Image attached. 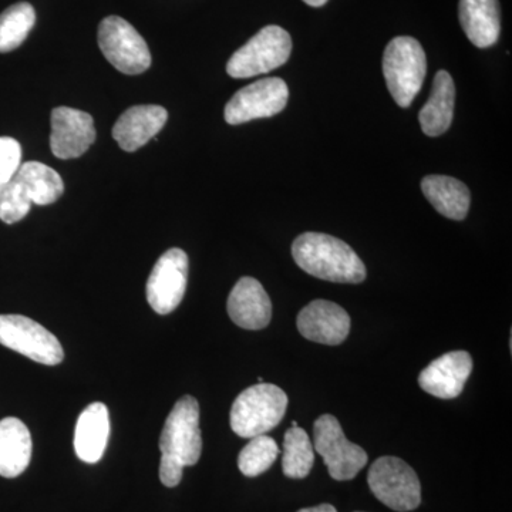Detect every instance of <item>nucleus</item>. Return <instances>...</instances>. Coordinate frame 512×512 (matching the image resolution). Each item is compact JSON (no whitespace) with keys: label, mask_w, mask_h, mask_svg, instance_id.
Wrapping results in <instances>:
<instances>
[{"label":"nucleus","mask_w":512,"mask_h":512,"mask_svg":"<svg viewBox=\"0 0 512 512\" xmlns=\"http://www.w3.org/2000/svg\"><path fill=\"white\" fill-rule=\"evenodd\" d=\"M160 480L168 488L183 480L185 467L195 466L202 453L200 404L192 396L175 403L160 437Z\"/></svg>","instance_id":"1"},{"label":"nucleus","mask_w":512,"mask_h":512,"mask_svg":"<svg viewBox=\"0 0 512 512\" xmlns=\"http://www.w3.org/2000/svg\"><path fill=\"white\" fill-rule=\"evenodd\" d=\"M292 256L306 274L336 282L360 284L366 279V266L356 252L342 239L306 232L299 235L292 245Z\"/></svg>","instance_id":"2"},{"label":"nucleus","mask_w":512,"mask_h":512,"mask_svg":"<svg viewBox=\"0 0 512 512\" xmlns=\"http://www.w3.org/2000/svg\"><path fill=\"white\" fill-rule=\"evenodd\" d=\"M64 192L62 177L49 165L28 161L0 190V221L16 224L29 214L33 204H55Z\"/></svg>","instance_id":"3"},{"label":"nucleus","mask_w":512,"mask_h":512,"mask_svg":"<svg viewBox=\"0 0 512 512\" xmlns=\"http://www.w3.org/2000/svg\"><path fill=\"white\" fill-rule=\"evenodd\" d=\"M288 409V396L275 384L258 383L244 390L231 409V429L242 439L256 436L275 429L284 419Z\"/></svg>","instance_id":"4"},{"label":"nucleus","mask_w":512,"mask_h":512,"mask_svg":"<svg viewBox=\"0 0 512 512\" xmlns=\"http://www.w3.org/2000/svg\"><path fill=\"white\" fill-rule=\"evenodd\" d=\"M383 73L387 89L400 107H409L420 93L427 73V59L419 40L393 39L384 50Z\"/></svg>","instance_id":"5"},{"label":"nucleus","mask_w":512,"mask_h":512,"mask_svg":"<svg viewBox=\"0 0 512 512\" xmlns=\"http://www.w3.org/2000/svg\"><path fill=\"white\" fill-rule=\"evenodd\" d=\"M291 53V35L279 26H266L231 56L227 73L232 79H249L269 73L284 66Z\"/></svg>","instance_id":"6"},{"label":"nucleus","mask_w":512,"mask_h":512,"mask_svg":"<svg viewBox=\"0 0 512 512\" xmlns=\"http://www.w3.org/2000/svg\"><path fill=\"white\" fill-rule=\"evenodd\" d=\"M367 484L377 500L393 511L409 512L420 507L419 477L402 458H377L370 466Z\"/></svg>","instance_id":"7"},{"label":"nucleus","mask_w":512,"mask_h":512,"mask_svg":"<svg viewBox=\"0 0 512 512\" xmlns=\"http://www.w3.org/2000/svg\"><path fill=\"white\" fill-rule=\"evenodd\" d=\"M313 448L336 481L353 480L369 460L362 447L346 439L339 420L330 414H323L313 424Z\"/></svg>","instance_id":"8"},{"label":"nucleus","mask_w":512,"mask_h":512,"mask_svg":"<svg viewBox=\"0 0 512 512\" xmlns=\"http://www.w3.org/2000/svg\"><path fill=\"white\" fill-rule=\"evenodd\" d=\"M97 39L101 53L121 73L136 76L151 66L146 40L127 20L119 16L101 20Z\"/></svg>","instance_id":"9"},{"label":"nucleus","mask_w":512,"mask_h":512,"mask_svg":"<svg viewBox=\"0 0 512 512\" xmlns=\"http://www.w3.org/2000/svg\"><path fill=\"white\" fill-rule=\"evenodd\" d=\"M0 345L40 365L56 366L64 359L59 339L40 323L22 315H0Z\"/></svg>","instance_id":"10"},{"label":"nucleus","mask_w":512,"mask_h":512,"mask_svg":"<svg viewBox=\"0 0 512 512\" xmlns=\"http://www.w3.org/2000/svg\"><path fill=\"white\" fill-rule=\"evenodd\" d=\"M288 84L279 77L258 80L234 94L225 106V121L231 126L276 116L288 104Z\"/></svg>","instance_id":"11"},{"label":"nucleus","mask_w":512,"mask_h":512,"mask_svg":"<svg viewBox=\"0 0 512 512\" xmlns=\"http://www.w3.org/2000/svg\"><path fill=\"white\" fill-rule=\"evenodd\" d=\"M188 281V256L183 249L171 248L154 265L147 281L148 305L158 315H168L183 302Z\"/></svg>","instance_id":"12"},{"label":"nucleus","mask_w":512,"mask_h":512,"mask_svg":"<svg viewBox=\"0 0 512 512\" xmlns=\"http://www.w3.org/2000/svg\"><path fill=\"white\" fill-rule=\"evenodd\" d=\"M50 148L60 160L82 157L96 141L93 117L82 110L57 107L52 111Z\"/></svg>","instance_id":"13"},{"label":"nucleus","mask_w":512,"mask_h":512,"mask_svg":"<svg viewBox=\"0 0 512 512\" xmlns=\"http://www.w3.org/2000/svg\"><path fill=\"white\" fill-rule=\"evenodd\" d=\"M298 330L303 338L320 345L336 346L345 342L350 332V316L336 303L313 301L299 312Z\"/></svg>","instance_id":"14"},{"label":"nucleus","mask_w":512,"mask_h":512,"mask_svg":"<svg viewBox=\"0 0 512 512\" xmlns=\"http://www.w3.org/2000/svg\"><path fill=\"white\" fill-rule=\"evenodd\" d=\"M473 372V357L464 350L448 352L433 360L419 376V386L424 392L439 399H456L464 390Z\"/></svg>","instance_id":"15"},{"label":"nucleus","mask_w":512,"mask_h":512,"mask_svg":"<svg viewBox=\"0 0 512 512\" xmlns=\"http://www.w3.org/2000/svg\"><path fill=\"white\" fill-rule=\"evenodd\" d=\"M228 315L239 328L261 330L271 323L272 302L259 281L244 276L229 293Z\"/></svg>","instance_id":"16"},{"label":"nucleus","mask_w":512,"mask_h":512,"mask_svg":"<svg viewBox=\"0 0 512 512\" xmlns=\"http://www.w3.org/2000/svg\"><path fill=\"white\" fill-rule=\"evenodd\" d=\"M168 120L164 107L156 104L134 106L124 111L113 127V138L128 153L140 150L157 136Z\"/></svg>","instance_id":"17"},{"label":"nucleus","mask_w":512,"mask_h":512,"mask_svg":"<svg viewBox=\"0 0 512 512\" xmlns=\"http://www.w3.org/2000/svg\"><path fill=\"white\" fill-rule=\"evenodd\" d=\"M110 436L109 409L106 404L92 403L83 410L74 431V450L87 464L99 463Z\"/></svg>","instance_id":"18"},{"label":"nucleus","mask_w":512,"mask_h":512,"mask_svg":"<svg viewBox=\"0 0 512 512\" xmlns=\"http://www.w3.org/2000/svg\"><path fill=\"white\" fill-rule=\"evenodd\" d=\"M458 16L464 32L480 49L494 46L501 32V9L498 0H460Z\"/></svg>","instance_id":"19"},{"label":"nucleus","mask_w":512,"mask_h":512,"mask_svg":"<svg viewBox=\"0 0 512 512\" xmlns=\"http://www.w3.org/2000/svg\"><path fill=\"white\" fill-rule=\"evenodd\" d=\"M32 436L26 424L15 417L0 420V476L16 478L32 460Z\"/></svg>","instance_id":"20"},{"label":"nucleus","mask_w":512,"mask_h":512,"mask_svg":"<svg viewBox=\"0 0 512 512\" xmlns=\"http://www.w3.org/2000/svg\"><path fill=\"white\" fill-rule=\"evenodd\" d=\"M454 101L456 86L453 77L446 70H440L434 77L430 99L419 113L421 130L426 136L439 137L446 133L453 123Z\"/></svg>","instance_id":"21"},{"label":"nucleus","mask_w":512,"mask_h":512,"mask_svg":"<svg viewBox=\"0 0 512 512\" xmlns=\"http://www.w3.org/2000/svg\"><path fill=\"white\" fill-rule=\"evenodd\" d=\"M424 197L434 210L454 221H463L470 210L471 195L467 185L446 175H429L421 181Z\"/></svg>","instance_id":"22"},{"label":"nucleus","mask_w":512,"mask_h":512,"mask_svg":"<svg viewBox=\"0 0 512 512\" xmlns=\"http://www.w3.org/2000/svg\"><path fill=\"white\" fill-rule=\"evenodd\" d=\"M315 464V448L308 433L299 427H292L285 433L282 470L288 478L302 480L311 473Z\"/></svg>","instance_id":"23"},{"label":"nucleus","mask_w":512,"mask_h":512,"mask_svg":"<svg viewBox=\"0 0 512 512\" xmlns=\"http://www.w3.org/2000/svg\"><path fill=\"white\" fill-rule=\"evenodd\" d=\"M36 23V12L28 2L16 3L0 13V53L18 49Z\"/></svg>","instance_id":"24"},{"label":"nucleus","mask_w":512,"mask_h":512,"mask_svg":"<svg viewBox=\"0 0 512 512\" xmlns=\"http://www.w3.org/2000/svg\"><path fill=\"white\" fill-rule=\"evenodd\" d=\"M279 456V447L272 437L256 436L242 448L238 457L239 471L245 477H258L266 473Z\"/></svg>","instance_id":"25"},{"label":"nucleus","mask_w":512,"mask_h":512,"mask_svg":"<svg viewBox=\"0 0 512 512\" xmlns=\"http://www.w3.org/2000/svg\"><path fill=\"white\" fill-rule=\"evenodd\" d=\"M22 165V147L12 137H0V190L15 177Z\"/></svg>","instance_id":"26"},{"label":"nucleus","mask_w":512,"mask_h":512,"mask_svg":"<svg viewBox=\"0 0 512 512\" xmlns=\"http://www.w3.org/2000/svg\"><path fill=\"white\" fill-rule=\"evenodd\" d=\"M298 512H338L333 505L330 504H320L318 507L311 508H303V510H299Z\"/></svg>","instance_id":"27"},{"label":"nucleus","mask_w":512,"mask_h":512,"mask_svg":"<svg viewBox=\"0 0 512 512\" xmlns=\"http://www.w3.org/2000/svg\"><path fill=\"white\" fill-rule=\"evenodd\" d=\"M306 5L313 6V8H320V6L326 5L328 0H303Z\"/></svg>","instance_id":"28"},{"label":"nucleus","mask_w":512,"mask_h":512,"mask_svg":"<svg viewBox=\"0 0 512 512\" xmlns=\"http://www.w3.org/2000/svg\"><path fill=\"white\" fill-rule=\"evenodd\" d=\"M292 427H298V421H292Z\"/></svg>","instance_id":"29"},{"label":"nucleus","mask_w":512,"mask_h":512,"mask_svg":"<svg viewBox=\"0 0 512 512\" xmlns=\"http://www.w3.org/2000/svg\"><path fill=\"white\" fill-rule=\"evenodd\" d=\"M357 512H362V511H357Z\"/></svg>","instance_id":"30"}]
</instances>
